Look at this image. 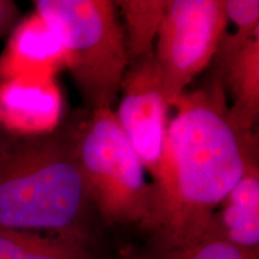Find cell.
I'll list each match as a JSON object with an SVG mask.
<instances>
[{"label":"cell","mask_w":259,"mask_h":259,"mask_svg":"<svg viewBox=\"0 0 259 259\" xmlns=\"http://www.w3.org/2000/svg\"><path fill=\"white\" fill-rule=\"evenodd\" d=\"M208 82L171 105L177 115L168 124L148 216L139 225L153 238L154 250L203 238L229 191L258 164L257 137L232 122L218 70Z\"/></svg>","instance_id":"1"},{"label":"cell","mask_w":259,"mask_h":259,"mask_svg":"<svg viewBox=\"0 0 259 259\" xmlns=\"http://www.w3.org/2000/svg\"><path fill=\"white\" fill-rule=\"evenodd\" d=\"M90 200L77 154V125L40 136L0 130V228L87 240Z\"/></svg>","instance_id":"2"},{"label":"cell","mask_w":259,"mask_h":259,"mask_svg":"<svg viewBox=\"0 0 259 259\" xmlns=\"http://www.w3.org/2000/svg\"><path fill=\"white\" fill-rule=\"evenodd\" d=\"M35 12L63 45L66 69L90 108H111L130 60L111 0H36Z\"/></svg>","instance_id":"3"},{"label":"cell","mask_w":259,"mask_h":259,"mask_svg":"<svg viewBox=\"0 0 259 259\" xmlns=\"http://www.w3.org/2000/svg\"><path fill=\"white\" fill-rule=\"evenodd\" d=\"M77 154L90 200L108 225L147 219L151 187L144 167L111 108L77 125Z\"/></svg>","instance_id":"4"},{"label":"cell","mask_w":259,"mask_h":259,"mask_svg":"<svg viewBox=\"0 0 259 259\" xmlns=\"http://www.w3.org/2000/svg\"><path fill=\"white\" fill-rule=\"evenodd\" d=\"M227 25L225 0H168L155 53L168 107L212 64Z\"/></svg>","instance_id":"5"},{"label":"cell","mask_w":259,"mask_h":259,"mask_svg":"<svg viewBox=\"0 0 259 259\" xmlns=\"http://www.w3.org/2000/svg\"><path fill=\"white\" fill-rule=\"evenodd\" d=\"M120 92L121 102L115 116L144 169L154 178L161 163L169 124V107L155 52L128 64Z\"/></svg>","instance_id":"6"},{"label":"cell","mask_w":259,"mask_h":259,"mask_svg":"<svg viewBox=\"0 0 259 259\" xmlns=\"http://www.w3.org/2000/svg\"><path fill=\"white\" fill-rule=\"evenodd\" d=\"M63 95L56 78H17L0 82V130L40 136L60 126Z\"/></svg>","instance_id":"7"},{"label":"cell","mask_w":259,"mask_h":259,"mask_svg":"<svg viewBox=\"0 0 259 259\" xmlns=\"http://www.w3.org/2000/svg\"><path fill=\"white\" fill-rule=\"evenodd\" d=\"M66 69L63 45L37 12L19 19L0 53V82L56 78Z\"/></svg>","instance_id":"8"},{"label":"cell","mask_w":259,"mask_h":259,"mask_svg":"<svg viewBox=\"0 0 259 259\" xmlns=\"http://www.w3.org/2000/svg\"><path fill=\"white\" fill-rule=\"evenodd\" d=\"M213 60L233 100L232 122L244 131H253L259 114V32L239 46L221 42Z\"/></svg>","instance_id":"9"},{"label":"cell","mask_w":259,"mask_h":259,"mask_svg":"<svg viewBox=\"0 0 259 259\" xmlns=\"http://www.w3.org/2000/svg\"><path fill=\"white\" fill-rule=\"evenodd\" d=\"M206 234L248 251L259 250V167H250L212 215ZM205 234V235H206Z\"/></svg>","instance_id":"10"},{"label":"cell","mask_w":259,"mask_h":259,"mask_svg":"<svg viewBox=\"0 0 259 259\" xmlns=\"http://www.w3.org/2000/svg\"><path fill=\"white\" fill-rule=\"evenodd\" d=\"M0 259H97L85 241L0 228Z\"/></svg>","instance_id":"11"},{"label":"cell","mask_w":259,"mask_h":259,"mask_svg":"<svg viewBox=\"0 0 259 259\" xmlns=\"http://www.w3.org/2000/svg\"><path fill=\"white\" fill-rule=\"evenodd\" d=\"M124 16L126 50L130 63L153 51L168 0H120L114 2Z\"/></svg>","instance_id":"12"},{"label":"cell","mask_w":259,"mask_h":259,"mask_svg":"<svg viewBox=\"0 0 259 259\" xmlns=\"http://www.w3.org/2000/svg\"><path fill=\"white\" fill-rule=\"evenodd\" d=\"M150 259H258V252L244 250L219 236L206 234L180 247L154 250Z\"/></svg>","instance_id":"13"},{"label":"cell","mask_w":259,"mask_h":259,"mask_svg":"<svg viewBox=\"0 0 259 259\" xmlns=\"http://www.w3.org/2000/svg\"><path fill=\"white\" fill-rule=\"evenodd\" d=\"M226 14L238 28L236 40L246 41L259 32L258 0H225Z\"/></svg>","instance_id":"14"},{"label":"cell","mask_w":259,"mask_h":259,"mask_svg":"<svg viewBox=\"0 0 259 259\" xmlns=\"http://www.w3.org/2000/svg\"><path fill=\"white\" fill-rule=\"evenodd\" d=\"M19 19L21 16L17 5L11 0H0V37L10 35Z\"/></svg>","instance_id":"15"}]
</instances>
